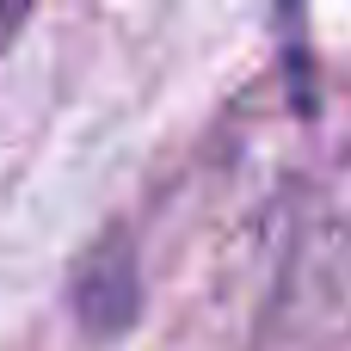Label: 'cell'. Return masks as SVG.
Masks as SVG:
<instances>
[{"mask_svg":"<svg viewBox=\"0 0 351 351\" xmlns=\"http://www.w3.org/2000/svg\"><path fill=\"white\" fill-rule=\"evenodd\" d=\"M25 12H31V0H0V49L12 43V31L25 25Z\"/></svg>","mask_w":351,"mask_h":351,"instance_id":"cell-1","label":"cell"}]
</instances>
